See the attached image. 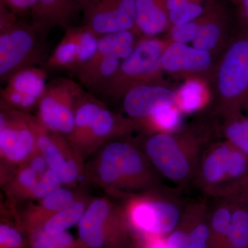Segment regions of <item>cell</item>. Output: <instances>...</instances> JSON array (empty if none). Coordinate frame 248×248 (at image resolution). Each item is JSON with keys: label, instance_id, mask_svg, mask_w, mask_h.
I'll return each instance as SVG.
<instances>
[{"label": "cell", "instance_id": "1", "mask_svg": "<svg viewBox=\"0 0 248 248\" xmlns=\"http://www.w3.org/2000/svg\"><path fill=\"white\" fill-rule=\"evenodd\" d=\"M86 171L94 184L124 195L142 193L163 184V177L144 152L126 141L105 143L98 150Z\"/></svg>", "mask_w": 248, "mask_h": 248}, {"label": "cell", "instance_id": "2", "mask_svg": "<svg viewBox=\"0 0 248 248\" xmlns=\"http://www.w3.org/2000/svg\"><path fill=\"white\" fill-rule=\"evenodd\" d=\"M47 31L32 22L19 21L0 4V79L6 82L17 72L35 66L43 56Z\"/></svg>", "mask_w": 248, "mask_h": 248}, {"label": "cell", "instance_id": "3", "mask_svg": "<svg viewBox=\"0 0 248 248\" xmlns=\"http://www.w3.org/2000/svg\"><path fill=\"white\" fill-rule=\"evenodd\" d=\"M163 187L128 195L124 205L129 224L153 237L169 236L172 232L186 205L175 190Z\"/></svg>", "mask_w": 248, "mask_h": 248}, {"label": "cell", "instance_id": "4", "mask_svg": "<svg viewBox=\"0 0 248 248\" xmlns=\"http://www.w3.org/2000/svg\"><path fill=\"white\" fill-rule=\"evenodd\" d=\"M143 148L161 177L180 186L193 182L203 151L195 138L157 133L147 139Z\"/></svg>", "mask_w": 248, "mask_h": 248}, {"label": "cell", "instance_id": "5", "mask_svg": "<svg viewBox=\"0 0 248 248\" xmlns=\"http://www.w3.org/2000/svg\"><path fill=\"white\" fill-rule=\"evenodd\" d=\"M248 172V157L226 141L203 150L193 182L204 195L224 199Z\"/></svg>", "mask_w": 248, "mask_h": 248}, {"label": "cell", "instance_id": "6", "mask_svg": "<svg viewBox=\"0 0 248 248\" xmlns=\"http://www.w3.org/2000/svg\"><path fill=\"white\" fill-rule=\"evenodd\" d=\"M79 240L89 248H122L130 226L124 206L104 197L90 202L78 223Z\"/></svg>", "mask_w": 248, "mask_h": 248}, {"label": "cell", "instance_id": "7", "mask_svg": "<svg viewBox=\"0 0 248 248\" xmlns=\"http://www.w3.org/2000/svg\"><path fill=\"white\" fill-rule=\"evenodd\" d=\"M136 45L132 31L100 37L93 58L76 71L80 84L100 93Z\"/></svg>", "mask_w": 248, "mask_h": 248}, {"label": "cell", "instance_id": "8", "mask_svg": "<svg viewBox=\"0 0 248 248\" xmlns=\"http://www.w3.org/2000/svg\"><path fill=\"white\" fill-rule=\"evenodd\" d=\"M164 53L159 41L146 39L139 42L100 93L110 99H120L134 86L146 82L161 66Z\"/></svg>", "mask_w": 248, "mask_h": 248}, {"label": "cell", "instance_id": "9", "mask_svg": "<svg viewBox=\"0 0 248 248\" xmlns=\"http://www.w3.org/2000/svg\"><path fill=\"white\" fill-rule=\"evenodd\" d=\"M84 92L71 79L52 81L39 102L36 117L47 130L68 138L74 128L77 103Z\"/></svg>", "mask_w": 248, "mask_h": 248}, {"label": "cell", "instance_id": "10", "mask_svg": "<svg viewBox=\"0 0 248 248\" xmlns=\"http://www.w3.org/2000/svg\"><path fill=\"white\" fill-rule=\"evenodd\" d=\"M29 120L35 133L37 148L49 169L58 174L65 187H74L84 172V157L68 139L47 130L36 116L29 114Z\"/></svg>", "mask_w": 248, "mask_h": 248}, {"label": "cell", "instance_id": "11", "mask_svg": "<svg viewBox=\"0 0 248 248\" xmlns=\"http://www.w3.org/2000/svg\"><path fill=\"white\" fill-rule=\"evenodd\" d=\"M29 114L1 107L0 156L1 168H13L31 157L37 150Z\"/></svg>", "mask_w": 248, "mask_h": 248}, {"label": "cell", "instance_id": "12", "mask_svg": "<svg viewBox=\"0 0 248 248\" xmlns=\"http://www.w3.org/2000/svg\"><path fill=\"white\" fill-rule=\"evenodd\" d=\"M84 25L99 37L133 30L137 26L136 0H89Z\"/></svg>", "mask_w": 248, "mask_h": 248}, {"label": "cell", "instance_id": "13", "mask_svg": "<svg viewBox=\"0 0 248 248\" xmlns=\"http://www.w3.org/2000/svg\"><path fill=\"white\" fill-rule=\"evenodd\" d=\"M222 95L233 103L235 115L248 97V37L235 42L227 52L218 74Z\"/></svg>", "mask_w": 248, "mask_h": 248}, {"label": "cell", "instance_id": "14", "mask_svg": "<svg viewBox=\"0 0 248 248\" xmlns=\"http://www.w3.org/2000/svg\"><path fill=\"white\" fill-rule=\"evenodd\" d=\"M45 71L29 67L13 75L1 91V107L31 113L37 108L46 89Z\"/></svg>", "mask_w": 248, "mask_h": 248}, {"label": "cell", "instance_id": "15", "mask_svg": "<svg viewBox=\"0 0 248 248\" xmlns=\"http://www.w3.org/2000/svg\"><path fill=\"white\" fill-rule=\"evenodd\" d=\"M100 37L84 26L69 27L56 48L49 57V68L78 71L95 53Z\"/></svg>", "mask_w": 248, "mask_h": 248}, {"label": "cell", "instance_id": "16", "mask_svg": "<svg viewBox=\"0 0 248 248\" xmlns=\"http://www.w3.org/2000/svg\"><path fill=\"white\" fill-rule=\"evenodd\" d=\"M48 164L38 148L31 157L13 168H1V184L13 200H29L46 171Z\"/></svg>", "mask_w": 248, "mask_h": 248}, {"label": "cell", "instance_id": "17", "mask_svg": "<svg viewBox=\"0 0 248 248\" xmlns=\"http://www.w3.org/2000/svg\"><path fill=\"white\" fill-rule=\"evenodd\" d=\"M176 99L177 94L171 90L142 83L125 93L124 96V110L134 120H146L153 115L159 106L164 104L174 105Z\"/></svg>", "mask_w": 248, "mask_h": 248}, {"label": "cell", "instance_id": "18", "mask_svg": "<svg viewBox=\"0 0 248 248\" xmlns=\"http://www.w3.org/2000/svg\"><path fill=\"white\" fill-rule=\"evenodd\" d=\"M128 124L106 107L105 104L93 116L79 148L84 159L95 153L117 135L125 133Z\"/></svg>", "mask_w": 248, "mask_h": 248}, {"label": "cell", "instance_id": "19", "mask_svg": "<svg viewBox=\"0 0 248 248\" xmlns=\"http://www.w3.org/2000/svg\"><path fill=\"white\" fill-rule=\"evenodd\" d=\"M89 0H38L31 11L34 24L48 31L60 27L68 29L73 18L84 10Z\"/></svg>", "mask_w": 248, "mask_h": 248}, {"label": "cell", "instance_id": "20", "mask_svg": "<svg viewBox=\"0 0 248 248\" xmlns=\"http://www.w3.org/2000/svg\"><path fill=\"white\" fill-rule=\"evenodd\" d=\"M210 207L205 201L186 203L177 227L186 234L184 248H208Z\"/></svg>", "mask_w": 248, "mask_h": 248}, {"label": "cell", "instance_id": "21", "mask_svg": "<svg viewBox=\"0 0 248 248\" xmlns=\"http://www.w3.org/2000/svg\"><path fill=\"white\" fill-rule=\"evenodd\" d=\"M211 57L206 50L174 42L165 50L161 66L169 72H202L208 69Z\"/></svg>", "mask_w": 248, "mask_h": 248}, {"label": "cell", "instance_id": "22", "mask_svg": "<svg viewBox=\"0 0 248 248\" xmlns=\"http://www.w3.org/2000/svg\"><path fill=\"white\" fill-rule=\"evenodd\" d=\"M80 192L71 187H62L45 198L37 201V203L29 205L24 213L26 228L42 226L50 217L72 203Z\"/></svg>", "mask_w": 248, "mask_h": 248}, {"label": "cell", "instance_id": "23", "mask_svg": "<svg viewBox=\"0 0 248 248\" xmlns=\"http://www.w3.org/2000/svg\"><path fill=\"white\" fill-rule=\"evenodd\" d=\"M164 6V0H136V27L143 35L151 37L166 29L168 16Z\"/></svg>", "mask_w": 248, "mask_h": 248}, {"label": "cell", "instance_id": "24", "mask_svg": "<svg viewBox=\"0 0 248 248\" xmlns=\"http://www.w3.org/2000/svg\"><path fill=\"white\" fill-rule=\"evenodd\" d=\"M232 207L223 199H217L214 206L210 207L208 248H222L231 228Z\"/></svg>", "mask_w": 248, "mask_h": 248}, {"label": "cell", "instance_id": "25", "mask_svg": "<svg viewBox=\"0 0 248 248\" xmlns=\"http://www.w3.org/2000/svg\"><path fill=\"white\" fill-rule=\"evenodd\" d=\"M91 200L80 194L72 203L47 220L42 229L50 234H58L78 225Z\"/></svg>", "mask_w": 248, "mask_h": 248}, {"label": "cell", "instance_id": "26", "mask_svg": "<svg viewBox=\"0 0 248 248\" xmlns=\"http://www.w3.org/2000/svg\"><path fill=\"white\" fill-rule=\"evenodd\" d=\"M27 228L31 248H89L81 241H76L73 235L67 232L50 234L46 232L42 226Z\"/></svg>", "mask_w": 248, "mask_h": 248}, {"label": "cell", "instance_id": "27", "mask_svg": "<svg viewBox=\"0 0 248 248\" xmlns=\"http://www.w3.org/2000/svg\"><path fill=\"white\" fill-rule=\"evenodd\" d=\"M232 207L231 228L222 248L248 247V213L236 205Z\"/></svg>", "mask_w": 248, "mask_h": 248}, {"label": "cell", "instance_id": "28", "mask_svg": "<svg viewBox=\"0 0 248 248\" xmlns=\"http://www.w3.org/2000/svg\"><path fill=\"white\" fill-rule=\"evenodd\" d=\"M231 117L225 135L227 141L248 157V119Z\"/></svg>", "mask_w": 248, "mask_h": 248}, {"label": "cell", "instance_id": "29", "mask_svg": "<svg viewBox=\"0 0 248 248\" xmlns=\"http://www.w3.org/2000/svg\"><path fill=\"white\" fill-rule=\"evenodd\" d=\"M153 124L160 130L167 133L177 129L181 122L180 114L172 104H164L159 106L149 117Z\"/></svg>", "mask_w": 248, "mask_h": 248}, {"label": "cell", "instance_id": "30", "mask_svg": "<svg viewBox=\"0 0 248 248\" xmlns=\"http://www.w3.org/2000/svg\"><path fill=\"white\" fill-rule=\"evenodd\" d=\"M203 88L197 81L186 83L180 91V106L183 110L192 112L198 110L203 102Z\"/></svg>", "mask_w": 248, "mask_h": 248}, {"label": "cell", "instance_id": "31", "mask_svg": "<svg viewBox=\"0 0 248 248\" xmlns=\"http://www.w3.org/2000/svg\"><path fill=\"white\" fill-rule=\"evenodd\" d=\"M220 37L219 27L213 23L199 25L198 31L193 40L194 48L200 50H210L216 45Z\"/></svg>", "mask_w": 248, "mask_h": 248}, {"label": "cell", "instance_id": "32", "mask_svg": "<svg viewBox=\"0 0 248 248\" xmlns=\"http://www.w3.org/2000/svg\"><path fill=\"white\" fill-rule=\"evenodd\" d=\"M203 11V8L202 5L188 1L170 11L169 19L174 25H184L200 17Z\"/></svg>", "mask_w": 248, "mask_h": 248}, {"label": "cell", "instance_id": "33", "mask_svg": "<svg viewBox=\"0 0 248 248\" xmlns=\"http://www.w3.org/2000/svg\"><path fill=\"white\" fill-rule=\"evenodd\" d=\"M63 184L58 174L48 169L44 174L40 182L36 186L32 193L31 194L29 200L39 201L45 198L50 194L58 190L62 187Z\"/></svg>", "mask_w": 248, "mask_h": 248}, {"label": "cell", "instance_id": "34", "mask_svg": "<svg viewBox=\"0 0 248 248\" xmlns=\"http://www.w3.org/2000/svg\"><path fill=\"white\" fill-rule=\"evenodd\" d=\"M24 236L16 227L1 222L0 225V248H24Z\"/></svg>", "mask_w": 248, "mask_h": 248}, {"label": "cell", "instance_id": "35", "mask_svg": "<svg viewBox=\"0 0 248 248\" xmlns=\"http://www.w3.org/2000/svg\"><path fill=\"white\" fill-rule=\"evenodd\" d=\"M224 200L231 205L244 209L248 213V172Z\"/></svg>", "mask_w": 248, "mask_h": 248}, {"label": "cell", "instance_id": "36", "mask_svg": "<svg viewBox=\"0 0 248 248\" xmlns=\"http://www.w3.org/2000/svg\"><path fill=\"white\" fill-rule=\"evenodd\" d=\"M198 29V24L194 22L175 26L172 31V38L178 43H188L195 40Z\"/></svg>", "mask_w": 248, "mask_h": 248}, {"label": "cell", "instance_id": "37", "mask_svg": "<svg viewBox=\"0 0 248 248\" xmlns=\"http://www.w3.org/2000/svg\"><path fill=\"white\" fill-rule=\"evenodd\" d=\"M1 4L14 14H22L26 11H31L37 4L38 0H0Z\"/></svg>", "mask_w": 248, "mask_h": 248}, {"label": "cell", "instance_id": "38", "mask_svg": "<svg viewBox=\"0 0 248 248\" xmlns=\"http://www.w3.org/2000/svg\"><path fill=\"white\" fill-rule=\"evenodd\" d=\"M188 1H190L189 0H166V8L168 11H171Z\"/></svg>", "mask_w": 248, "mask_h": 248}, {"label": "cell", "instance_id": "39", "mask_svg": "<svg viewBox=\"0 0 248 248\" xmlns=\"http://www.w3.org/2000/svg\"><path fill=\"white\" fill-rule=\"evenodd\" d=\"M242 4L245 17L248 20V0H242Z\"/></svg>", "mask_w": 248, "mask_h": 248}, {"label": "cell", "instance_id": "40", "mask_svg": "<svg viewBox=\"0 0 248 248\" xmlns=\"http://www.w3.org/2000/svg\"><path fill=\"white\" fill-rule=\"evenodd\" d=\"M247 248H248V247Z\"/></svg>", "mask_w": 248, "mask_h": 248}]
</instances>
